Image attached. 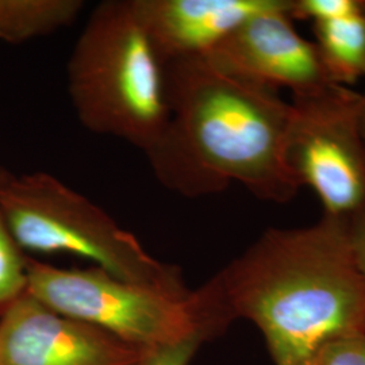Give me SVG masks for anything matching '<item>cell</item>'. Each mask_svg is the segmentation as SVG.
Listing matches in <instances>:
<instances>
[{
    "label": "cell",
    "mask_w": 365,
    "mask_h": 365,
    "mask_svg": "<svg viewBox=\"0 0 365 365\" xmlns=\"http://www.w3.org/2000/svg\"><path fill=\"white\" fill-rule=\"evenodd\" d=\"M81 0H0V41L21 43L72 25Z\"/></svg>",
    "instance_id": "11"
},
{
    "label": "cell",
    "mask_w": 365,
    "mask_h": 365,
    "mask_svg": "<svg viewBox=\"0 0 365 365\" xmlns=\"http://www.w3.org/2000/svg\"><path fill=\"white\" fill-rule=\"evenodd\" d=\"M291 0L256 14L205 57L235 78L269 88H288L294 98L330 83L314 42L303 38L289 16Z\"/></svg>",
    "instance_id": "8"
},
{
    "label": "cell",
    "mask_w": 365,
    "mask_h": 365,
    "mask_svg": "<svg viewBox=\"0 0 365 365\" xmlns=\"http://www.w3.org/2000/svg\"><path fill=\"white\" fill-rule=\"evenodd\" d=\"M363 95H364V105H363V137H364L365 143V92Z\"/></svg>",
    "instance_id": "17"
},
{
    "label": "cell",
    "mask_w": 365,
    "mask_h": 365,
    "mask_svg": "<svg viewBox=\"0 0 365 365\" xmlns=\"http://www.w3.org/2000/svg\"><path fill=\"white\" fill-rule=\"evenodd\" d=\"M0 211L22 250L73 255L126 282L188 289L179 267L155 259L105 210L51 173L0 168Z\"/></svg>",
    "instance_id": "5"
},
{
    "label": "cell",
    "mask_w": 365,
    "mask_h": 365,
    "mask_svg": "<svg viewBox=\"0 0 365 365\" xmlns=\"http://www.w3.org/2000/svg\"><path fill=\"white\" fill-rule=\"evenodd\" d=\"M27 259L0 211V310L26 292Z\"/></svg>",
    "instance_id": "12"
},
{
    "label": "cell",
    "mask_w": 365,
    "mask_h": 365,
    "mask_svg": "<svg viewBox=\"0 0 365 365\" xmlns=\"http://www.w3.org/2000/svg\"><path fill=\"white\" fill-rule=\"evenodd\" d=\"M146 353L27 292L1 310L0 365H140Z\"/></svg>",
    "instance_id": "7"
},
{
    "label": "cell",
    "mask_w": 365,
    "mask_h": 365,
    "mask_svg": "<svg viewBox=\"0 0 365 365\" xmlns=\"http://www.w3.org/2000/svg\"><path fill=\"white\" fill-rule=\"evenodd\" d=\"M170 115L145 153L163 187L185 197L214 195L238 182L264 202L299 191L286 163L291 103L277 90L235 78L206 57L165 64Z\"/></svg>",
    "instance_id": "1"
},
{
    "label": "cell",
    "mask_w": 365,
    "mask_h": 365,
    "mask_svg": "<svg viewBox=\"0 0 365 365\" xmlns=\"http://www.w3.org/2000/svg\"><path fill=\"white\" fill-rule=\"evenodd\" d=\"M303 365H313V363H312V361H309V363H306V364Z\"/></svg>",
    "instance_id": "18"
},
{
    "label": "cell",
    "mask_w": 365,
    "mask_h": 365,
    "mask_svg": "<svg viewBox=\"0 0 365 365\" xmlns=\"http://www.w3.org/2000/svg\"><path fill=\"white\" fill-rule=\"evenodd\" d=\"M207 341L209 337L196 334L178 344L149 351L140 365H188L197 349Z\"/></svg>",
    "instance_id": "15"
},
{
    "label": "cell",
    "mask_w": 365,
    "mask_h": 365,
    "mask_svg": "<svg viewBox=\"0 0 365 365\" xmlns=\"http://www.w3.org/2000/svg\"><path fill=\"white\" fill-rule=\"evenodd\" d=\"M364 95L329 84L292 99L286 163L300 187L318 196L324 215L348 220L365 207Z\"/></svg>",
    "instance_id": "6"
},
{
    "label": "cell",
    "mask_w": 365,
    "mask_h": 365,
    "mask_svg": "<svg viewBox=\"0 0 365 365\" xmlns=\"http://www.w3.org/2000/svg\"><path fill=\"white\" fill-rule=\"evenodd\" d=\"M353 259L365 279V207L346 220Z\"/></svg>",
    "instance_id": "16"
},
{
    "label": "cell",
    "mask_w": 365,
    "mask_h": 365,
    "mask_svg": "<svg viewBox=\"0 0 365 365\" xmlns=\"http://www.w3.org/2000/svg\"><path fill=\"white\" fill-rule=\"evenodd\" d=\"M365 0H291L292 19H310L313 24L345 18L364 10Z\"/></svg>",
    "instance_id": "14"
},
{
    "label": "cell",
    "mask_w": 365,
    "mask_h": 365,
    "mask_svg": "<svg viewBox=\"0 0 365 365\" xmlns=\"http://www.w3.org/2000/svg\"><path fill=\"white\" fill-rule=\"evenodd\" d=\"M310 361L313 365H365V331L327 339Z\"/></svg>",
    "instance_id": "13"
},
{
    "label": "cell",
    "mask_w": 365,
    "mask_h": 365,
    "mask_svg": "<svg viewBox=\"0 0 365 365\" xmlns=\"http://www.w3.org/2000/svg\"><path fill=\"white\" fill-rule=\"evenodd\" d=\"M313 31L330 83L351 87L365 78V6L360 13L313 24Z\"/></svg>",
    "instance_id": "10"
},
{
    "label": "cell",
    "mask_w": 365,
    "mask_h": 365,
    "mask_svg": "<svg viewBox=\"0 0 365 365\" xmlns=\"http://www.w3.org/2000/svg\"><path fill=\"white\" fill-rule=\"evenodd\" d=\"M210 283L233 321L259 327L274 365L306 364L327 339L365 331L346 220L268 229Z\"/></svg>",
    "instance_id": "2"
},
{
    "label": "cell",
    "mask_w": 365,
    "mask_h": 365,
    "mask_svg": "<svg viewBox=\"0 0 365 365\" xmlns=\"http://www.w3.org/2000/svg\"><path fill=\"white\" fill-rule=\"evenodd\" d=\"M71 103L87 130L148 153L170 110L165 66L133 0H106L90 14L66 66Z\"/></svg>",
    "instance_id": "3"
},
{
    "label": "cell",
    "mask_w": 365,
    "mask_h": 365,
    "mask_svg": "<svg viewBox=\"0 0 365 365\" xmlns=\"http://www.w3.org/2000/svg\"><path fill=\"white\" fill-rule=\"evenodd\" d=\"M26 292L146 352L196 334L215 339L233 322L209 282L170 291L122 280L93 265L64 269L29 257Z\"/></svg>",
    "instance_id": "4"
},
{
    "label": "cell",
    "mask_w": 365,
    "mask_h": 365,
    "mask_svg": "<svg viewBox=\"0 0 365 365\" xmlns=\"http://www.w3.org/2000/svg\"><path fill=\"white\" fill-rule=\"evenodd\" d=\"M283 0H133L161 61L205 57L256 14Z\"/></svg>",
    "instance_id": "9"
}]
</instances>
